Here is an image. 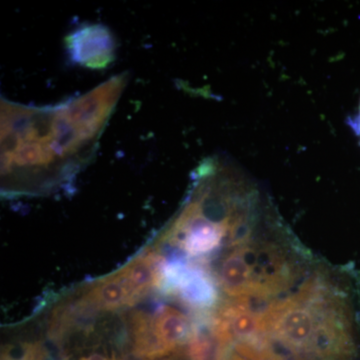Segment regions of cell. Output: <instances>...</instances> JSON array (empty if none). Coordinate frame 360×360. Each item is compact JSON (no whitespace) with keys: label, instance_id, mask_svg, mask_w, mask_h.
<instances>
[{"label":"cell","instance_id":"cell-1","mask_svg":"<svg viewBox=\"0 0 360 360\" xmlns=\"http://www.w3.org/2000/svg\"><path fill=\"white\" fill-rule=\"evenodd\" d=\"M129 80L127 72L113 75L53 105H25L2 97V195H44L75 180L96 158Z\"/></svg>","mask_w":360,"mask_h":360},{"label":"cell","instance_id":"cell-2","mask_svg":"<svg viewBox=\"0 0 360 360\" xmlns=\"http://www.w3.org/2000/svg\"><path fill=\"white\" fill-rule=\"evenodd\" d=\"M68 51L75 61L87 68H103L112 60L115 42L110 32L101 25L87 26L68 39Z\"/></svg>","mask_w":360,"mask_h":360},{"label":"cell","instance_id":"cell-3","mask_svg":"<svg viewBox=\"0 0 360 360\" xmlns=\"http://www.w3.org/2000/svg\"><path fill=\"white\" fill-rule=\"evenodd\" d=\"M1 360H49V352L40 341H26L6 345L2 348Z\"/></svg>","mask_w":360,"mask_h":360},{"label":"cell","instance_id":"cell-4","mask_svg":"<svg viewBox=\"0 0 360 360\" xmlns=\"http://www.w3.org/2000/svg\"><path fill=\"white\" fill-rule=\"evenodd\" d=\"M75 352L65 354L63 360H127L115 350L108 349L103 345H87L84 347H75Z\"/></svg>","mask_w":360,"mask_h":360},{"label":"cell","instance_id":"cell-5","mask_svg":"<svg viewBox=\"0 0 360 360\" xmlns=\"http://www.w3.org/2000/svg\"><path fill=\"white\" fill-rule=\"evenodd\" d=\"M354 127H355V129H356V131L359 132V134L360 136V101H359V115H357L356 120H355Z\"/></svg>","mask_w":360,"mask_h":360},{"label":"cell","instance_id":"cell-6","mask_svg":"<svg viewBox=\"0 0 360 360\" xmlns=\"http://www.w3.org/2000/svg\"><path fill=\"white\" fill-rule=\"evenodd\" d=\"M167 360H191L188 354L179 355V356L172 357V359Z\"/></svg>","mask_w":360,"mask_h":360}]
</instances>
